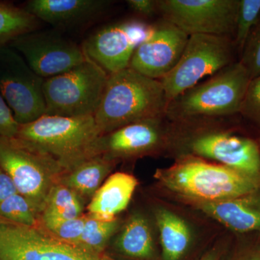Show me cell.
<instances>
[{"label":"cell","instance_id":"16","mask_svg":"<svg viewBox=\"0 0 260 260\" xmlns=\"http://www.w3.org/2000/svg\"><path fill=\"white\" fill-rule=\"evenodd\" d=\"M110 3L105 0H30L24 8L39 21L69 27L101 14Z\"/></svg>","mask_w":260,"mask_h":260},{"label":"cell","instance_id":"21","mask_svg":"<svg viewBox=\"0 0 260 260\" xmlns=\"http://www.w3.org/2000/svg\"><path fill=\"white\" fill-rule=\"evenodd\" d=\"M116 246L126 256L148 259L153 254V242L146 220L135 215L123 229L116 241Z\"/></svg>","mask_w":260,"mask_h":260},{"label":"cell","instance_id":"34","mask_svg":"<svg viewBox=\"0 0 260 260\" xmlns=\"http://www.w3.org/2000/svg\"><path fill=\"white\" fill-rule=\"evenodd\" d=\"M200 260H218V259L216 253L213 251V252L208 253V254H205Z\"/></svg>","mask_w":260,"mask_h":260},{"label":"cell","instance_id":"18","mask_svg":"<svg viewBox=\"0 0 260 260\" xmlns=\"http://www.w3.org/2000/svg\"><path fill=\"white\" fill-rule=\"evenodd\" d=\"M138 184L130 174H112L92 198L88 206L89 216L102 221L115 220L116 215L127 208Z\"/></svg>","mask_w":260,"mask_h":260},{"label":"cell","instance_id":"27","mask_svg":"<svg viewBox=\"0 0 260 260\" xmlns=\"http://www.w3.org/2000/svg\"><path fill=\"white\" fill-rule=\"evenodd\" d=\"M87 217L70 219V220H42L47 230L54 237L64 242L76 245L83 234Z\"/></svg>","mask_w":260,"mask_h":260},{"label":"cell","instance_id":"9","mask_svg":"<svg viewBox=\"0 0 260 260\" xmlns=\"http://www.w3.org/2000/svg\"><path fill=\"white\" fill-rule=\"evenodd\" d=\"M0 260H113L0 218Z\"/></svg>","mask_w":260,"mask_h":260},{"label":"cell","instance_id":"5","mask_svg":"<svg viewBox=\"0 0 260 260\" xmlns=\"http://www.w3.org/2000/svg\"><path fill=\"white\" fill-rule=\"evenodd\" d=\"M109 74L89 59L73 69L44 80L47 115L94 116L100 105Z\"/></svg>","mask_w":260,"mask_h":260},{"label":"cell","instance_id":"24","mask_svg":"<svg viewBox=\"0 0 260 260\" xmlns=\"http://www.w3.org/2000/svg\"><path fill=\"white\" fill-rule=\"evenodd\" d=\"M83 234L75 246L95 253H102L117 229V220L102 221L86 216Z\"/></svg>","mask_w":260,"mask_h":260},{"label":"cell","instance_id":"19","mask_svg":"<svg viewBox=\"0 0 260 260\" xmlns=\"http://www.w3.org/2000/svg\"><path fill=\"white\" fill-rule=\"evenodd\" d=\"M115 160L102 156L91 157L61 174L58 182L68 186L80 198H93L110 174Z\"/></svg>","mask_w":260,"mask_h":260},{"label":"cell","instance_id":"15","mask_svg":"<svg viewBox=\"0 0 260 260\" xmlns=\"http://www.w3.org/2000/svg\"><path fill=\"white\" fill-rule=\"evenodd\" d=\"M162 119L132 123L100 135L92 145L89 158L102 155L115 160L153 151L162 140Z\"/></svg>","mask_w":260,"mask_h":260},{"label":"cell","instance_id":"20","mask_svg":"<svg viewBox=\"0 0 260 260\" xmlns=\"http://www.w3.org/2000/svg\"><path fill=\"white\" fill-rule=\"evenodd\" d=\"M164 260H179L189 246L190 232L185 222L166 210L156 215Z\"/></svg>","mask_w":260,"mask_h":260},{"label":"cell","instance_id":"7","mask_svg":"<svg viewBox=\"0 0 260 260\" xmlns=\"http://www.w3.org/2000/svg\"><path fill=\"white\" fill-rule=\"evenodd\" d=\"M230 37L194 34L189 36L177 65L160 80L168 104L207 76H213L232 64Z\"/></svg>","mask_w":260,"mask_h":260},{"label":"cell","instance_id":"10","mask_svg":"<svg viewBox=\"0 0 260 260\" xmlns=\"http://www.w3.org/2000/svg\"><path fill=\"white\" fill-rule=\"evenodd\" d=\"M239 0H160L164 20L188 35L234 34Z\"/></svg>","mask_w":260,"mask_h":260},{"label":"cell","instance_id":"3","mask_svg":"<svg viewBox=\"0 0 260 260\" xmlns=\"http://www.w3.org/2000/svg\"><path fill=\"white\" fill-rule=\"evenodd\" d=\"M156 177L174 192L205 203L235 199L260 188L258 178L194 156L158 171Z\"/></svg>","mask_w":260,"mask_h":260},{"label":"cell","instance_id":"2","mask_svg":"<svg viewBox=\"0 0 260 260\" xmlns=\"http://www.w3.org/2000/svg\"><path fill=\"white\" fill-rule=\"evenodd\" d=\"M100 135L94 116L67 117L44 114L20 125L14 138L54 159L64 173L89 158L92 145Z\"/></svg>","mask_w":260,"mask_h":260},{"label":"cell","instance_id":"8","mask_svg":"<svg viewBox=\"0 0 260 260\" xmlns=\"http://www.w3.org/2000/svg\"><path fill=\"white\" fill-rule=\"evenodd\" d=\"M44 80L18 51L10 47L0 48V93L20 125L45 114Z\"/></svg>","mask_w":260,"mask_h":260},{"label":"cell","instance_id":"1","mask_svg":"<svg viewBox=\"0 0 260 260\" xmlns=\"http://www.w3.org/2000/svg\"><path fill=\"white\" fill-rule=\"evenodd\" d=\"M168 105L160 80L132 68L109 75L94 118L101 135L138 121L166 116Z\"/></svg>","mask_w":260,"mask_h":260},{"label":"cell","instance_id":"12","mask_svg":"<svg viewBox=\"0 0 260 260\" xmlns=\"http://www.w3.org/2000/svg\"><path fill=\"white\" fill-rule=\"evenodd\" d=\"M29 67L44 79L73 69L86 60L83 48L54 30H34L10 42Z\"/></svg>","mask_w":260,"mask_h":260},{"label":"cell","instance_id":"17","mask_svg":"<svg viewBox=\"0 0 260 260\" xmlns=\"http://www.w3.org/2000/svg\"><path fill=\"white\" fill-rule=\"evenodd\" d=\"M205 213L239 233L260 232V188L235 199L202 205Z\"/></svg>","mask_w":260,"mask_h":260},{"label":"cell","instance_id":"26","mask_svg":"<svg viewBox=\"0 0 260 260\" xmlns=\"http://www.w3.org/2000/svg\"><path fill=\"white\" fill-rule=\"evenodd\" d=\"M37 214L23 195L17 193L0 204V218L25 226L36 227Z\"/></svg>","mask_w":260,"mask_h":260},{"label":"cell","instance_id":"25","mask_svg":"<svg viewBox=\"0 0 260 260\" xmlns=\"http://www.w3.org/2000/svg\"><path fill=\"white\" fill-rule=\"evenodd\" d=\"M259 16L260 0H239L234 34L236 45L242 50L257 25Z\"/></svg>","mask_w":260,"mask_h":260},{"label":"cell","instance_id":"11","mask_svg":"<svg viewBox=\"0 0 260 260\" xmlns=\"http://www.w3.org/2000/svg\"><path fill=\"white\" fill-rule=\"evenodd\" d=\"M153 27L135 19L110 24L92 34L82 48L89 59L112 74L129 68L135 50Z\"/></svg>","mask_w":260,"mask_h":260},{"label":"cell","instance_id":"13","mask_svg":"<svg viewBox=\"0 0 260 260\" xmlns=\"http://www.w3.org/2000/svg\"><path fill=\"white\" fill-rule=\"evenodd\" d=\"M189 36L169 22L153 27L148 37L137 48L129 68L153 79H162L177 65Z\"/></svg>","mask_w":260,"mask_h":260},{"label":"cell","instance_id":"29","mask_svg":"<svg viewBox=\"0 0 260 260\" xmlns=\"http://www.w3.org/2000/svg\"><path fill=\"white\" fill-rule=\"evenodd\" d=\"M239 113L260 127V76L249 83Z\"/></svg>","mask_w":260,"mask_h":260},{"label":"cell","instance_id":"6","mask_svg":"<svg viewBox=\"0 0 260 260\" xmlns=\"http://www.w3.org/2000/svg\"><path fill=\"white\" fill-rule=\"evenodd\" d=\"M0 168L11 178L19 194L42 213L57 178L64 173L51 157L28 148L15 138H0Z\"/></svg>","mask_w":260,"mask_h":260},{"label":"cell","instance_id":"28","mask_svg":"<svg viewBox=\"0 0 260 260\" xmlns=\"http://www.w3.org/2000/svg\"><path fill=\"white\" fill-rule=\"evenodd\" d=\"M240 62L247 70L251 80L260 76V23L248 39L243 49Z\"/></svg>","mask_w":260,"mask_h":260},{"label":"cell","instance_id":"33","mask_svg":"<svg viewBox=\"0 0 260 260\" xmlns=\"http://www.w3.org/2000/svg\"><path fill=\"white\" fill-rule=\"evenodd\" d=\"M240 260H260V251H255L242 256Z\"/></svg>","mask_w":260,"mask_h":260},{"label":"cell","instance_id":"4","mask_svg":"<svg viewBox=\"0 0 260 260\" xmlns=\"http://www.w3.org/2000/svg\"><path fill=\"white\" fill-rule=\"evenodd\" d=\"M251 80L240 61L233 62L171 101L166 116L173 120L191 121L239 113Z\"/></svg>","mask_w":260,"mask_h":260},{"label":"cell","instance_id":"14","mask_svg":"<svg viewBox=\"0 0 260 260\" xmlns=\"http://www.w3.org/2000/svg\"><path fill=\"white\" fill-rule=\"evenodd\" d=\"M187 147L197 156L213 159L251 177L260 179V150L254 140L225 132L194 136Z\"/></svg>","mask_w":260,"mask_h":260},{"label":"cell","instance_id":"22","mask_svg":"<svg viewBox=\"0 0 260 260\" xmlns=\"http://www.w3.org/2000/svg\"><path fill=\"white\" fill-rule=\"evenodd\" d=\"M83 206L74 191L56 181L48 195L42 220H70L80 218Z\"/></svg>","mask_w":260,"mask_h":260},{"label":"cell","instance_id":"32","mask_svg":"<svg viewBox=\"0 0 260 260\" xmlns=\"http://www.w3.org/2000/svg\"><path fill=\"white\" fill-rule=\"evenodd\" d=\"M13 181L10 176L0 168V204L12 195L17 194Z\"/></svg>","mask_w":260,"mask_h":260},{"label":"cell","instance_id":"23","mask_svg":"<svg viewBox=\"0 0 260 260\" xmlns=\"http://www.w3.org/2000/svg\"><path fill=\"white\" fill-rule=\"evenodd\" d=\"M39 20L25 8L0 3V48L17 38L37 30Z\"/></svg>","mask_w":260,"mask_h":260},{"label":"cell","instance_id":"31","mask_svg":"<svg viewBox=\"0 0 260 260\" xmlns=\"http://www.w3.org/2000/svg\"><path fill=\"white\" fill-rule=\"evenodd\" d=\"M128 5L140 15L150 16L158 10V1L155 0H128Z\"/></svg>","mask_w":260,"mask_h":260},{"label":"cell","instance_id":"30","mask_svg":"<svg viewBox=\"0 0 260 260\" xmlns=\"http://www.w3.org/2000/svg\"><path fill=\"white\" fill-rule=\"evenodd\" d=\"M20 126L9 106L0 93V138H15Z\"/></svg>","mask_w":260,"mask_h":260}]
</instances>
